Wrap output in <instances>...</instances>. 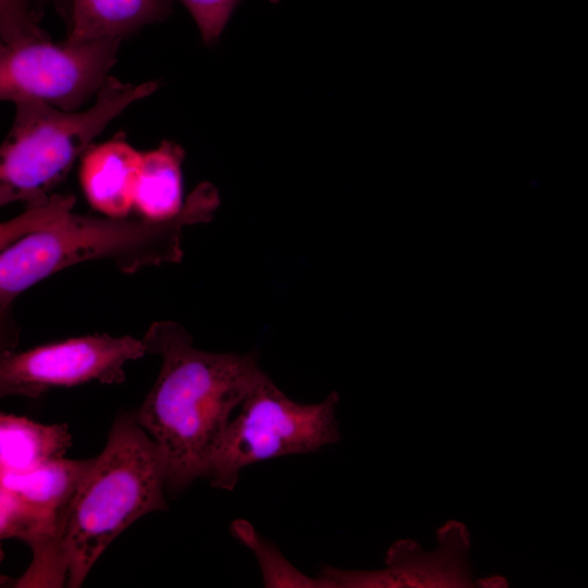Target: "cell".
I'll return each instance as SVG.
<instances>
[{
  "label": "cell",
  "instance_id": "8fae6325",
  "mask_svg": "<svg viewBox=\"0 0 588 588\" xmlns=\"http://www.w3.org/2000/svg\"><path fill=\"white\" fill-rule=\"evenodd\" d=\"M173 0H71L69 41L123 39L171 15Z\"/></svg>",
  "mask_w": 588,
  "mask_h": 588
},
{
  "label": "cell",
  "instance_id": "7c38bea8",
  "mask_svg": "<svg viewBox=\"0 0 588 588\" xmlns=\"http://www.w3.org/2000/svg\"><path fill=\"white\" fill-rule=\"evenodd\" d=\"M72 444L65 424L44 425L26 417L0 415V475L22 474L64 458Z\"/></svg>",
  "mask_w": 588,
  "mask_h": 588
},
{
  "label": "cell",
  "instance_id": "4fadbf2b",
  "mask_svg": "<svg viewBox=\"0 0 588 588\" xmlns=\"http://www.w3.org/2000/svg\"><path fill=\"white\" fill-rule=\"evenodd\" d=\"M183 148L163 140L157 148L144 152L135 188L134 207L140 217L163 221L176 217L183 209Z\"/></svg>",
  "mask_w": 588,
  "mask_h": 588
},
{
  "label": "cell",
  "instance_id": "30bf717a",
  "mask_svg": "<svg viewBox=\"0 0 588 588\" xmlns=\"http://www.w3.org/2000/svg\"><path fill=\"white\" fill-rule=\"evenodd\" d=\"M122 133L100 145H91L82 156L79 181L88 203L108 217H127L134 207L142 161Z\"/></svg>",
  "mask_w": 588,
  "mask_h": 588
},
{
  "label": "cell",
  "instance_id": "ba28073f",
  "mask_svg": "<svg viewBox=\"0 0 588 588\" xmlns=\"http://www.w3.org/2000/svg\"><path fill=\"white\" fill-rule=\"evenodd\" d=\"M91 464L93 458H61L30 471L0 475L1 539L26 541L36 562L63 558L70 511Z\"/></svg>",
  "mask_w": 588,
  "mask_h": 588
},
{
  "label": "cell",
  "instance_id": "2e32d148",
  "mask_svg": "<svg viewBox=\"0 0 588 588\" xmlns=\"http://www.w3.org/2000/svg\"><path fill=\"white\" fill-rule=\"evenodd\" d=\"M48 2L54 5L58 14L65 20L68 24L71 15V0H48Z\"/></svg>",
  "mask_w": 588,
  "mask_h": 588
},
{
  "label": "cell",
  "instance_id": "8992f818",
  "mask_svg": "<svg viewBox=\"0 0 588 588\" xmlns=\"http://www.w3.org/2000/svg\"><path fill=\"white\" fill-rule=\"evenodd\" d=\"M122 39L53 44L47 33L1 44L0 97L75 111L102 87Z\"/></svg>",
  "mask_w": 588,
  "mask_h": 588
},
{
  "label": "cell",
  "instance_id": "5bb4252c",
  "mask_svg": "<svg viewBox=\"0 0 588 588\" xmlns=\"http://www.w3.org/2000/svg\"><path fill=\"white\" fill-rule=\"evenodd\" d=\"M231 531L256 555L265 587L326 588L320 576L313 578L297 571L278 548L261 538L248 522H233Z\"/></svg>",
  "mask_w": 588,
  "mask_h": 588
},
{
  "label": "cell",
  "instance_id": "52a82bcc",
  "mask_svg": "<svg viewBox=\"0 0 588 588\" xmlns=\"http://www.w3.org/2000/svg\"><path fill=\"white\" fill-rule=\"evenodd\" d=\"M147 354L131 335L89 334L25 351L5 348L0 357V396L38 397L59 388L90 382L123 383L124 366Z\"/></svg>",
  "mask_w": 588,
  "mask_h": 588
},
{
  "label": "cell",
  "instance_id": "9a60e30c",
  "mask_svg": "<svg viewBox=\"0 0 588 588\" xmlns=\"http://www.w3.org/2000/svg\"><path fill=\"white\" fill-rule=\"evenodd\" d=\"M193 16L205 44L217 41L241 0H179ZM278 3L280 0H269Z\"/></svg>",
  "mask_w": 588,
  "mask_h": 588
},
{
  "label": "cell",
  "instance_id": "277c9868",
  "mask_svg": "<svg viewBox=\"0 0 588 588\" xmlns=\"http://www.w3.org/2000/svg\"><path fill=\"white\" fill-rule=\"evenodd\" d=\"M157 88L155 81L131 84L109 76L84 111L36 100L15 102L0 150V205L21 201L28 207L48 199L109 122Z\"/></svg>",
  "mask_w": 588,
  "mask_h": 588
},
{
  "label": "cell",
  "instance_id": "9c48e42d",
  "mask_svg": "<svg viewBox=\"0 0 588 588\" xmlns=\"http://www.w3.org/2000/svg\"><path fill=\"white\" fill-rule=\"evenodd\" d=\"M439 534L440 547L434 552L425 553L416 542L402 540L388 551L384 569L345 571L327 566L319 576L326 588L471 586L466 530L453 523Z\"/></svg>",
  "mask_w": 588,
  "mask_h": 588
},
{
  "label": "cell",
  "instance_id": "6da1fadb",
  "mask_svg": "<svg viewBox=\"0 0 588 588\" xmlns=\"http://www.w3.org/2000/svg\"><path fill=\"white\" fill-rule=\"evenodd\" d=\"M72 195L52 194L28 206L0 229L1 331L12 303L45 278L79 262L110 260L120 270L179 262L187 225L208 222L220 204L217 188L203 182L169 220L90 217L72 213Z\"/></svg>",
  "mask_w": 588,
  "mask_h": 588
},
{
  "label": "cell",
  "instance_id": "3957f363",
  "mask_svg": "<svg viewBox=\"0 0 588 588\" xmlns=\"http://www.w3.org/2000/svg\"><path fill=\"white\" fill-rule=\"evenodd\" d=\"M167 458L137 422L120 414L73 501L63 540L66 586H82L108 546L142 516L167 509Z\"/></svg>",
  "mask_w": 588,
  "mask_h": 588
},
{
  "label": "cell",
  "instance_id": "7a4b0ae2",
  "mask_svg": "<svg viewBox=\"0 0 588 588\" xmlns=\"http://www.w3.org/2000/svg\"><path fill=\"white\" fill-rule=\"evenodd\" d=\"M142 340L147 353L161 357V367L134 414L166 455L167 489L179 493L206 479L232 413L265 372L255 352L199 350L171 320L154 322Z\"/></svg>",
  "mask_w": 588,
  "mask_h": 588
},
{
  "label": "cell",
  "instance_id": "5b68a950",
  "mask_svg": "<svg viewBox=\"0 0 588 588\" xmlns=\"http://www.w3.org/2000/svg\"><path fill=\"white\" fill-rule=\"evenodd\" d=\"M339 393L303 404L287 397L265 373L231 418L212 456L206 479L232 491L241 470L273 457L316 452L340 440Z\"/></svg>",
  "mask_w": 588,
  "mask_h": 588
}]
</instances>
